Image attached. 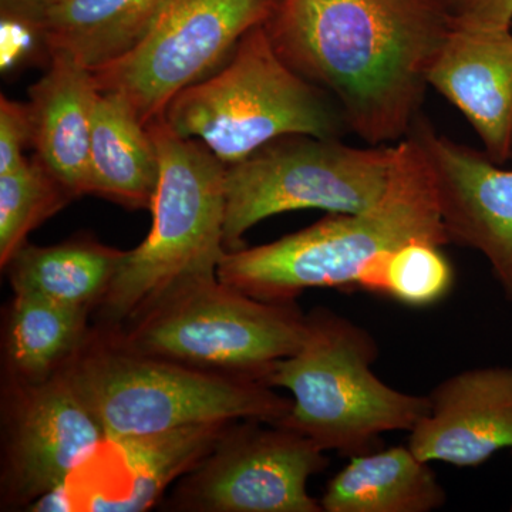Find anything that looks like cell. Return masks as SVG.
<instances>
[{
    "mask_svg": "<svg viewBox=\"0 0 512 512\" xmlns=\"http://www.w3.org/2000/svg\"><path fill=\"white\" fill-rule=\"evenodd\" d=\"M265 30L370 146L409 136L453 28L448 0H275Z\"/></svg>",
    "mask_w": 512,
    "mask_h": 512,
    "instance_id": "cell-1",
    "label": "cell"
},
{
    "mask_svg": "<svg viewBox=\"0 0 512 512\" xmlns=\"http://www.w3.org/2000/svg\"><path fill=\"white\" fill-rule=\"evenodd\" d=\"M413 241L450 244L429 160L409 134L397 143L389 187L375 207L328 214L278 241L227 252L218 279L265 302H295L309 289L353 291L377 256Z\"/></svg>",
    "mask_w": 512,
    "mask_h": 512,
    "instance_id": "cell-2",
    "label": "cell"
},
{
    "mask_svg": "<svg viewBox=\"0 0 512 512\" xmlns=\"http://www.w3.org/2000/svg\"><path fill=\"white\" fill-rule=\"evenodd\" d=\"M160 156L150 234L124 254L99 303L107 330L140 318L171 293L218 279L224 247L227 165L204 144L175 134L164 117L148 126Z\"/></svg>",
    "mask_w": 512,
    "mask_h": 512,
    "instance_id": "cell-3",
    "label": "cell"
},
{
    "mask_svg": "<svg viewBox=\"0 0 512 512\" xmlns=\"http://www.w3.org/2000/svg\"><path fill=\"white\" fill-rule=\"evenodd\" d=\"M63 372L107 439L238 420L276 424L292 409L264 382L144 355L106 330L89 335Z\"/></svg>",
    "mask_w": 512,
    "mask_h": 512,
    "instance_id": "cell-4",
    "label": "cell"
},
{
    "mask_svg": "<svg viewBox=\"0 0 512 512\" xmlns=\"http://www.w3.org/2000/svg\"><path fill=\"white\" fill-rule=\"evenodd\" d=\"M377 356L376 339L363 326L326 308L306 315L301 348L264 379L293 396L291 412L276 424L346 457L375 451L383 433L412 431L429 413V394L384 383L372 369Z\"/></svg>",
    "mask_w": 512,
    "mask_h": 512,
    "instance_id": "cell-5",
    "label": "cell"
},
{
    "mask_svg": "<svg viewBox=\"0 0 512 512\" xmlns=\"http://www.w3.org/2000/svg\"><path fill=\"white\" fill-rule=\"evenodd\" d=\"M164 120L175 134L200 141L225 165L279 137L342 138L348 133L335 100L293 72L264 25L242 37L220 69L177 94Z\"/></svg>",
    "mask_w": 512,
    "mask_h": 512,
    "instance_id": "cell-6",
    "label": "cell"
},
{
    "mask_svg": "<svg viewBox=\"0 0 512 512\" xmlns=\"http://www.w3.org/2000/svg\"><path fill=\"white\" fill-rule=\"evenodd\" d=\"M127 348L210 372L264 382L301 348L306 315L295 302H265L220 279L171 293L119 330Z\"/></svg>",
    "mask_w": 512,
    "mask_h": 512,
    "instance_id": "cell-7",
    "label": "cell"
},
{
    "mask_svg": "<svg viewBox=\"0 0 512 512\" xmlns=\"http://www.w3.org/2000/svg\"><path fill=\"white\" fill-rule=\"evenodd\" d=\"M397 143L360 148L336 137L276 138L225 171L224 247L245 248V234L276 214L322 210L356 214L389 187Z\"/></svg>",
    "mask_w": 512,
    "mask_h": 512,
    "instance_id": "cell-8",
    "label": "cell"
},
{
    "mask_svg": "<svg viewBox=\"0 0 512 512\" xmlns=\"http://www.w3.org/2000/svg\"><path fill=\"white\" fill-rule=\"evenodd\" d=\"M274 6L275 0H168L133 49L92 70L97 89L126 97L150 126L177 94L220 69Z\"/></svg>",
    "mask_w": 512,
    "mask_h": 512,
    "instance_id": "cell-9",
    "label": "cell"
},
{
    "mask_svg": "<svg viewBox=\"0 0 512 512\" xmlns=\"http://www.w3.org/2000/svg\"><path fill=\"white\" fill-rule=\"evenodd\" d=\"M329 460L308 437L265 421H237L171 497V507L197 512H322L308 481Z\"/></svg>",
    "mask_w": 512,
    "mask_h": 512,
    "instance_id": "cell-10",
    "label": "cell"
},
{
    "mask_svg": "<svg viewBox=\"0 0 512 512\" xmlns=\"http://www.w3.org/2000/svg\"><path fill=\"white\" fill-rule=\"evenodd\" d=\"M106 440L63 369L43 382L19 383L6 444V495L28 507L67 483Z\"/></svg>",
    "mask_w": 512,
    "mask_h": 512,
    "instance_id": "cell-11",
    "label": "cell"
},
{
    "mask_svg": "<svg viewBox=\"0 0 512 512\" xmlns=\"http://www.w3.org/2000/svg\"><path fill=\"white\" fill-rule=\"evenodd\" d=\"M410 136L433 171L448 241L484 255L512 305V170L439 133L423 114Z\"/></svg>",
    "mask_w": 512,
    "mask_h": 512,
    "instance_id": "cell-12",
    "label": "cell"
},
{
    "mask_svg": "<svg viewBox=\"0 0 512 512\" xmlns=\"http://www.w3.org/2000/svg\"><path fill=\"white\" fill-rule=\"evenodd\" d=\"M231 423L197 424L148 436L107 439L67 480L74 510L146 511L165 488L211 453ZM82 466V467H83Z\"/></svg>",
    "mask_w": 512,
    "mask_h": 512,
    "instance_id": "cell-13",
    "label": "cell"
},
{
    "mask_svg": "<svg viewBox=\"0 0 512 512\" xmlns=\"http://www.w3.org/2000/svg\"><path fill=\"white\" fill-rule=\"evenodd\" d=\"M429 399L407 444L420 460L476 467L512 451V367L464 370L437 384Z\"/></svg>",
    "mask_w": 512,
    "mask_h": 512,
    "instance_id": "cell-14",
    "label": "cell"
},
{
    "mask_svg": "<svg viewBox=\"0 0 512 512\" xmlns=\"http://www.w3.org/2000/svg\"><path fill=\"white\" fill-rule=\"evenodd\" d=\"M429 84L471 124L497 164L512 157V29L453 25Z\"/></svg>",
    "mask_w": 512,
    "mask_h": 512,
    "instance_id": "cell-15",
    "label": "cell"
},
{
    "mask_svg": "<svg viewBox=\"0 0 512 512\" xmlns=\"http://www.w3.org/2000/svg\"><path fill=\"white\" fill-rule=\"evenodd\" d=\"M49 70L29 89L35 156L74 198L90 194V146L99 89L92 69L50 55Z\"/></svg>",
    "mask_w": 512,
    "mask_h": 512,
    "instance_id": "cell-16",
    "label": "cell"
},
{
    "mask_svg": "<svg viewBox=\"0 0 512 512\" xmlns=\"http://www.w3.org/2000/svg\"><path fill=\"white\" fill-rule=\"evenodd\" d=\"M160 180V156L151 131L126 97L100 92L90 146V194L127 210H151Z\"/></svg>",
    "mask_w": 512,
    "mask_h": 512,
    "instance_id": "cell-17",
    "label": "cell"
},
{
    "mask_svg": "<svg viewBox=\"0 0 512 512\" xmlns=\"http://www.w3.org/2000/svg\"><path fill=\"white\" fill-rule=\"evenodd\" d=\"M447 501L429 463L409 446L350 457L329 481L320 505L325 512H431Z\"/></svg>",
    "mask_w": 512,
    "mask_h": 512,
    "instance_id": "cell-18",
    "label": "cell"
},
{
    "mask_svg": "<svg viewBox=\"0 0 512 512\" xmlns=\"http://www.w3.org/2000/svg\"><path fill=\"white\" fill-rule=\"evenodd\" d=\"M168 0H59L40 29L47 53L89 69L126 55L146 36Z\"/></svg>",
    "mask_w": 512,
    "mask_h": 512,
    "instance_id": "cell-19",
    "label": "cell"
},
{
    "mask_svg": "<svg viewBox=\"0 0 512 512\" xmlns=\"http://www.w3.org/2000/svg\"><path fill=\"white\" fill-rule=\"evenodd\" d=\"M124 254L92 238H73L52 247L25 244L5 268L15 293H35L92 311L106 295Z\"/></svg>",
    "mask_w": 512,
    "mask_h": 512,
    "instance_id": "cell-20",
    "label": "cell"
},
{
    "mask_svg": "<svg viewBox=\"0 0 512 512\" xmlns=\"http://www.w3.org/2000/svg\"><path fill=\"white\" fill-rule=\"evenodd\" d=\"M89 313L35 293H15L6 350L18 382H43L62 370L89 338Z\"/></svg>",
    "mask_w": 512,
    "mask_h": 512,
    "instance_id": "cell-21",
    "label": "cell"
},
{
    "mask_svg": "<svg viewBox=\"0 0 512 512\" xmlns=\"http://www.w3.org/2000/svg\"><path fill=\"white\" fill-rule=\"evenodd\" d=\"M73 195L36 156L0 173V265L5 268L28 235L62 210Z\"/></svg>",
    "mask_w": 512,
    "mask_h": 512,
    "instance_id": "cell-22",
    "label": "cell"
},
{
    "mask_svg": "<svg viewBox=\"0 0 512 512\" xmlns=\"http://www.w3.org/2000/svg\"><path fill=\"white\" fill-rule=\"evenodd\" d=\"M440 248L413 241L394 249L387 259L384 296L414 308L446 298L453 288L454 271Z\"/></svg>",
    "mask_w": 512,
    "mask_h": 512,
    "instance_id": "cell-23",
    "label": "cell"
},
{
    "mask_svg": "<svg viewBox=\"0 0 512 512\" xmlns=\"http://www.w3.org/2000/svg\"><path fill=\"white\" fill-rule=\"evenodd\" d=\"M33 123L29 103L0 97V173L18 167L26 160V147L32 146Z\"/></svg>",
    "mask_w": 512,
    "mask_h": 512,
    "instance_id": "cell-24",
    "label": "cell"
},
{
    "mask_svg": "<svg viewBox=\"0 0 512 512\" xmlns=\"http://www.w3.org/2000/svg\"><path fill=\"white\" fill-rule=\"evenodd\" d=\"M448 8L456 26L512 29V0H448Z\"/></svg>",
    "mask_w": 512,
    "mask_h": 512,
    "instance_id": "cell-25",
    "label": "cell"
},
{
    "mask_svg": "<svg viewBox=\"0 0 512 512\" xmlns=\"http://www.w3.org/2000/svg\"><path fill=\"white\" fill-rule=\"evenodd\" d=\"M59 0H0L2 19L25 26L40 36L43 22Z\"/></svg>",
    "mask_w": 512,
    "mask_h": 512,
    "instance_id": "cell-26",
    "label": "cell"
},
{
    "mask_svg": "<svg viewBox=\"0 0 512 512\" xmlns=\"http://www.w3.org/2000/svg\"><path fill=\"white\" fill-rule=\"evenodd\" d=\"M29 511L35 512H66L73 511V498L70 493L69 485L64 483L53 490L47 491L42 497L37 498L32 504L28 505Z\"/></svg>",
    "mask_w": 512,
    "mask_h": 512,
    "instance_id": "cell-27",
    "label": "cell"
},
{
    "mask_svg": "<svg viewBox=\"0 0 512 512\" xmlns=\"http://www.w3.org/2000/svg\"><path fill=\"white\" fill-rule=\"evenodd\" d=\"M511 511H512V504H511Z\"/></svg>",
    "mask_w": 512,
    "mask_h": 512,
    "instance_id": "cell-28",
    "label": "cell"
}]
</instances>
